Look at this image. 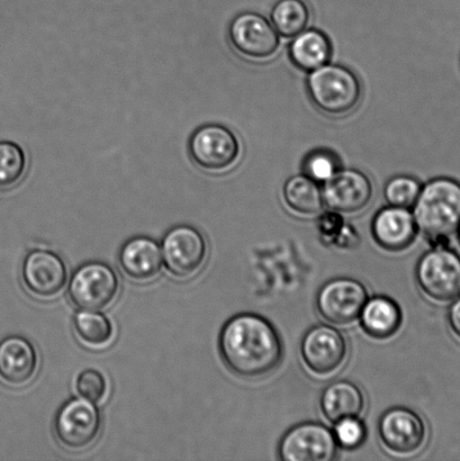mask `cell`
I'll return each mask as SVG.
<instances>
[{
    "label": "cell",
    "mask_w": 460,
    "mask_h": 461,
    "mask_svg": "<svg viewBox=\"0 0 460 461\" xmlns=\"http://www.w3.org/2000/svg\"><path fill=\"white\" fill-rule=\"evenodd\" d=\"M219 350L224 365L237 376L247 379L275 372L284 352L276 328L255 313L237 314L227 321L220 332Z\"/></svg>",
    "instance_id": "cell-1"
},
{
    "label": "cell",
    "mask_w": 460,
    "mask_h": 461,
    "mask_svg": "<svg viewBox=\"0 0 460 461\" xmlns=\"http://www.w3.org/2000/svg\"><path fill=\"white\" fill-rule=\"evenodd\" d=\"M413 216L432 246H448L460 227V183L449 177L430 180L414 203Z\"/></svg>",
    "instance_id": "cell-2"
},
{
    "label": "cell",
    "mask_w": 460,
    "mask_h": 461,
    "mask_svg": "<svg viewBox=\"0 0 460 461\" xmlns=\"http://www.w3.org/2000/svg\"><path fill=\"white\" fill-rule=\"evenodd\" d=\"M306 87L314 106L332 117L350 114L363 95L362 84L353 71L330 63L310 72Z\"/></svg>",
    "instance_id": "cell-3"
},
{
    "label": "cell",
    "mask_w": 460,
    "mask_h": 461,
    "mask_svg": "<svg viewBox=\"0 0 460 461\" xmlns=\"http://www.w3.org/2000/svg\"><path fill=\"white\" fill-rule=\"evenodd\" d=\"M419 288L436 303H449L460 296V256L448 246L432 247L419 259Z\"/></svg>",
    "instance_id": "cell-4"
},
{
    "label": "cell",
    "mask_w": 460,
    "mask_h": 461,
    "mask_svg": "<svg viewBox=\"0 0 460 461\" xmlns=\"http://www.w3.org/2000/svg\"><path fill=\"white\" fill-rule=\"evenodd\" d=\"M241 146L231 130L220 124L197 128L188 140V155L205 173L223 174L236 166Z\"/></svg>",
    "instance_id": "cell-5"
},
{
    "label": "cell",
    "mask_w": 460,
    "mask_h": 461,
    "mask_svg": "<svg viewBox=\"0 0 460 461\" xmlns=\"http://www.w3.org/2000/svg\"><path fill=\"white\" fill-rule=\"evenodd\" d=\"M102 415L96 405L86 399H72L58 411L53 432L59 445L71 453L87 450L98 439Z\"/></svg>",
    "instance_id": "cell-6"
},
{
    "label": "cell",
    "mask_w": 460,
    "mask_h": 461,
    "mask_svg": "<svg viewBox=\"0 0 460 461\" xmlns=\"http://www.w3.org/2000/svg\"><path fill=\"white\" fill-rule=\"evenodd\" d=\"M300 352L301 359L311 374L327 378L344 367L349 347L340 330L331 324H319L304 334Z\"/></svg>",
    "instance_id": "cell-7"
},
{
    "label": "cell",
    "mask_w": 460,
    "mask_h": 461,
    "mask_svg": "<svg viewBox=\"0 0 460 461\" xmlns=\"http://www.w3.org/2000/svg\"><path fill=\"white\" fill-rule=\"evenodd\" d=\"M120 292V280L112 267L92 261L80 266L72 275L68 295L77 309L99 312L107 309Z\"/></svg>",
    "instance_id": "cell-8"
},
{
    "label": "cell",
    "mask_w": 460,
    "mask_h": 461,
    "mask_svg": "<svg viewBox=\"0 0 460 461\" xmlns=\"http://www.w3.org/2000/svg\"><path fill=\"white\" fill-rule=\"evenodd\" d=\"M367 288L353 278H335L323 285L315 298L320 316L333 327H349L359 319L368 301Z\"/></svg>",
    "instance_id": "cell-9"
},
{
    "label": "cell",
    "mask_w": 460,
    "mask_h": 461,
    "mask_svg": "<svg viewBox=\"0 0 460 461\" xmlns=\"http://www.w3.org/2000/svg\"><path fill=\"white\" fill-rule=\"evenodd\" d=\"M161 255L166 269L176 278H191L205 264L206 240L192 225H177L170 229L162 239Z\"/></svg>",
    "instance_id": "cell-10"
},
{
    "label": "cell",
    "mask_w": 460,
    "mask_h": 461,
    "mask_svg": "<svg viewBox=\"0 0 460 461\" xmlns=\"http://www.w3.org/2000/svg\"><path fill=\"white\" fill-rule=\"evenodd\" d=\"M339 445L330 428L319 422H303L288 430L278 446L283 461H331Z\"/></svg>",
    "instance_id": "cell-11"
},
{
    "label": "cell",
    "mask_w": 460,
    "mask_h": 461,
    "mask_svg": "<svg viewBox=\"0 0 460 461\" xmlns=\"http://www.w3.org/2000/svg\"><path fill=\"white\" fill-rule=\"evenodd\" d=\"M229 41L240 56L267 60L277 53L281 40L272 23L258 13L239 14L230 23Z\"/></svg>",
    "instance_id": "cell-12"
},
{
    "label": "cell",
    "mask_w": 460,
    "mask_h": 461,
    "mask_svg": "<svg viewBox=\"0 0 460 461\" xmlns=\"http://www.w3.org/2000/svg\"><path fill=\"white\" fill-rule=\"evenodd\" d=\"M378 437L390 454L407 457L418 454L425 447L428 431L420 415L399 406L382 415L378 422Z\"/></svg>",
    "instance_id": "cell-13"
},
{
    "label": "cell",
    "mask_w": 460,
    "mask_h": 461,
    "mask_svg": "<svg viewBox=\"0 0 460 461\" xmlns=\"http://www.w3.org/2000/svg\"><path fill=\"white\" fill-rule=\"evenodd\" d=\"M324 205L340 214H357L371 204L373 183L362 171L340 169L323 184Z\"/></svg>",
    "instance_id": "cell-14"
},
{
    "label": "cell",
    "mask_w": 460,
    "mask_h": 461,
    "mask_svg": "<svg viewBox=\"0 0 460 461\" xmlns=\"http://www.w3.org/2000/svg\"><path fill=\"white\" fill-rule=\"evenodd\" d=\"M65 261L57 253L47 250L31 251L22 265V280L26 291L39 300H51L67 284Z\"/></svg>",
    "instance_id": "cell-15"
},
{
    "label": "cell",
    "mask_w": 460,
    "mask_h": 461,
    "mask_svg": "<svg viewBox=\"0 0 460 461\" xmlns=\"http://www.w3.org/2000/svg\"><path fill=\"white\" fill-rule=\"evenodd\" d=\"M418 230L413 213L404 207H384L377 212L372 222L374 240L390 252L407 250L416 241Z\"/></svg>",
    "instance_id": "cell-16"
},
{
    "label": "cell",
    "mask_w": 460,
    "mask_h": 461,
    "mask_svg": "<svg viewBox=\"0 0 460 461\" xmlns=\"http://www.w3.org/2000/svg\"><path fill=\"white\" fill-rule=\"evenodd\" d=\"M38 367V352L27 339L11 336L0 341V381L6 385H27L35 377Z\"/></svg>",
    "instance_id": "cell-17"
},
{
    "label": "cell",
    "mask_w": 460,
    "mask_h": 461,
    "mask_svg": "<svg viewBox=\"0 0 460 461\" xmlns=\"http://www.w3.org/2000/svg\"><path fill=\"white\" fill-rule=\"evenodd\" d=\"M117 261L122 273L132 282H151L161 270V248L151 238L135 237L122 246Z\"/></svg>",
    "instance_id": "cell-18"
},
{
    "label": "cell",
    "mask_w": 460,
    "mask_h": 461,
    "mask_svg": "<svg viewBox=\"0 0 460 461\" xmlns=\"http://www.w3.org/2000/svg\"><path fill=\"white\" fill-rule=\"evenodd\" d=\"M362 388L350 381H338L323 391L320 408L324 418L333 424L346 418H357L365 410Z\"/></svg>",
    "instance_id": "cell-19"
},
{
    "label": "cell",
    "mask_w": 460,
    "mask_h": 461,
    "mask_svg": "<svg viewBox=\"0 0 460 461\" xmlns=\"http://www.w3.org/2000/svg\"><path fill=\"white\" fill-rule=\"evenodd\" d=\"M359 320L367 336L385 340L398 333L403 322V314L398 303L392 298L374 296L368 298Z\"/></svg>",
    "instance_id": "cell-20"
},
{
    "label": "cell",
    "mask_w": 460,
    "mask_h": 461,
    "mask_svg": "<svg viewBox=\"0 0 460 461\" xmlns=\"http://www.w3.org/2000/svg\"><path fill=\"white\" fill-rule=\"evenodd\" d=\"M288 52L293 65L310 74L330 61L332 45L323 32L310 29L293 38Z\"/></svg>",
    "instance_id": "cell-21"
},
{
    "label": "cell",
    "mask_w": 460,
    "mask_h": 461,
    "mask_svg": "<svg viewBox=\"0 0 460 461\" xmlns=\"http://www.w3.org/2000/svg\"><path fill=\"white\" fill-rule=\"evenodd\" d=\"M283 197L293 213L312 218L323 211L322 188L306 175L293 176L284 185Z\"/></svg>",
    "instance_id": "cell-22"
},
{
    "label": "cell",
    "mask_w": 460,
    "mask_h": 461,
    "mask_svg": "<svg viewBox=\"0 0 460 461\" xmlns=\"http://www.w3.org/2000/svg\"><path fill=\"white\" fill-rule=\"evenodd\" d=\"M311 12L304 0H278L274 5L270 20L283 38L293 39L308 29Z\"/></svg>",
    "instance_id": "cell-23"
},
{
    "label": "cell",
    "mask_w": 460,
    "mask_h": 461,
    "mask_svg": "<svg viewBox=\"0 0 460 461\" xmlns=\"http://www.w3.org/2000/svg\"><path fill=\"white\" fill-rule=\"evenodd\" d=\"M74 330L85 346L96 349L106 347L114 336L111 321L99 312H78L74 318Z\"/></svg>",
    "instance_id": "cell-24"
},
{
    "label": "cell",
    "mask_w": 460,
    "mask_h": 461,
    "mask_svg": "<svg viewBox=\"0 0 460 461\" xmlns=\"http://www.w3.org/2000/svg\"><path fill=\"white\" fill-rule=\"evenodd\" d=\"M318 229L320 238L328 247L354 249L359 246L357 230L347 223L344 216L335 211L330 210L320 216Z\"/></svg>",
    "instance_id": "cell-25"
},
{
    "label": "cell",
    "mask_w": 460,
    "mask_h": 461,
    "mask_svg": "<svg viewBox=\"0 0 460 461\" xmlns=\"http://www.w3.org/2000/svg\"><path fill=\"white\" fill-rule=\"evenodd\" d=\"M29 164L21 146L0 141V192L11 191L25 177Z\"/></svg>",
    "instance_id": "cell-26"
},
{
    "label": "cell",
    "mask_w": 460,
    "mask_h": 461,
    "mask_svg": "<svg viewBox=\"0 0 460 461\" xmlns=\"http://www.w3.org/2000/svg\"><path fill=\"white\" fill-rule=\"evenodd\" d=\"M340 169L339 158L326 149H319L309 153L303 162L304 175L318 184L327 183Z\"/></svg>",
    "instance_id": "cell-27"
},
{
    "label": "cell",
    "mask_w": 460,
    "mask_h": 461,
    "mask_svg": "<svg viewBox=\"0 0 460 461\" xmlns=\"http://www.w3.org/2000/svg\"><path fill=\"white\" fill-rule=\"evenodd\" d=\"M421 188L419 180L411 177V176H396V177L387 182L384 188V197L391 206L410 209V207H413L414 203L418 200Z\"/></svg>",
    "instance_id": "cell-28"
},
{
    "label": "cell",
    "mask_w": 460,
    "mask_h": 461,
    "mask_svg": "<svg viewBox=\"0 0 460 461\" xmlns=\"http://www.w3.org/2000/svg\"><path fill=\"white\" fill-rule=\"evenodd\" d=\"M333 435L339 447L353 450L359 448L366 440L367 429L360 417L346 418L335 423Z\"/></svg>",
    "instance_id": "cell-29"
},
{
    "label": "cell",
    "mask_w": 460,
    "mask_h": 461,
    "mask_svg": "<svg viewBox=\"0 0 460 461\" xmlns=\"http://www.w3.org/2000/svg\"><path fill=\"white\" fill-rule=\"evenodd\" d=\"M77 392L83 399L98 403L107 394V383L102 373L95 369H86L80 373L76 383Z\"/></svg>",
    "instance_id": "cell-30"
},
{
    "label": "cell",
    "mask_w": 460,
    "mask_h": 461,
    "mask_svg": "<svg viewBox=\"0 0 460 461\" xmlns=\"http://www.w3.org/2000/svg\"><path fill=\"white\" fill-rule=\"evenodd\" d=\"M447 319L450 331L460 342V296L450 305Z\"/></svg>",
    "instance_id": "cell-31"
},
{
    "label": "cell",
    "mask_w": 460,
    "mask_h": 461,
    "mask_svg": "<svg viewBox=\"0 0 460 461\" xmlns=\"http://www.w3.org/2000/svg\"><path fill=\"white\" fill-rule=\"evenodd\" d=\"M458 232H459V241H460V227L458 229Z\"/></svg>",
    "instance_id": "cell-32"
}]
</instances>
